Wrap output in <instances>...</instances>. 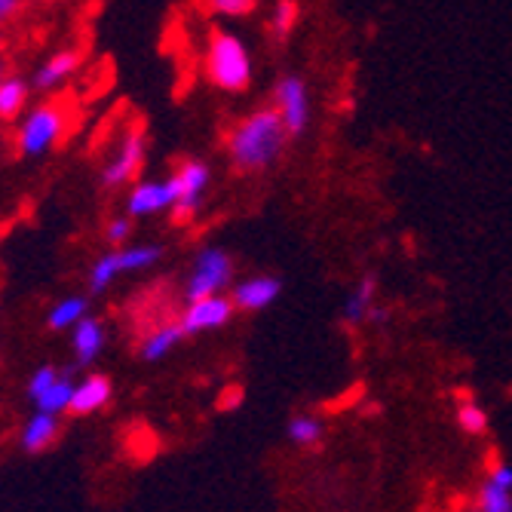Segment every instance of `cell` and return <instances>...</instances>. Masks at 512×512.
Instances as JSON below:
<instances>
[{"label": "cell", "mask_w": 512, "mask_h": 512, "mask_svg": "<svg viewBox=\"0 0 512 512\" xmlns=\"http://www.w3.org/2000/svg\"><path fill=\"white\" fill-rule=\"evenodd\" d=\"M476 512H512V491L485 479L479 485V500H476Z\"/></svg>", "instance_id": "obj_24"}, {"label": "cell", "mask_w": 512, "mask_h": 512, "mask_svg": "<svg viewBox=\"0 0 512 512\" xmlns=\"http://www.w3.org/2000/svg\"><path fill=\"white\" fill-rule=\"evenodd\" d=\"M286 436H289L298 448H313V445L322 442L325 427H322L319 417H313V414H295L292 421L286 424Z\"/></svg>", "instance_id": "obj_20"}, {"label": "cell", "mask_w": 512, "mask_h": 512, "mask_svg": "<svg viewBox=\"0 0 512 512\" xmlns=\"http://www.w3.org/2000/svg\"><path fill=\"white\" fill-rule=\"evenodd\" d=\"M71 396H74V381L59 375V381L50 390L34 399V405H37V411H46V414H62L71 405Z\"/></svg>", "instance_id": "obj_23"}, {"label": "cell", "mask_w": 512, "mask_h": 512, "mask_svg": "<svg viewBox=\"0 0 512 512\" xmlns=\"http://www.w3.org/2000/svg\"><path fill=\"white\" fill-rule=\"evenodd\" d=\"M230 279H234V261H230V255L218 246H206L194 258V270L188 276V283H184V301L191 304L209 295H221L230 286Z\"/></svg>", "instance_id": "obj_4"}, {"label": "cell", "mask_w": 512, "mask_h": 512, "mask_svg": "<svg viewBox=\"0 0 512 512\" xmlns=\"http://www.w3.org/2000/svg\"><path fill=\"white\" fill-rule=\"evenodd\" d=\"M28 80L19 74H7L0 80V120L13 123L16 117H22V111L28 108Z\"/></svg>", "instance_id": "obj_16"}, {"label": "cell", "mask_w": 512, "mask_h": 512, "mask_svg": "<svg viewBox=\"0 0 512 512\" xmlns=\"http://www.w3.org/2000/svg\"><path fill=\"white\" fill-rule=\"evenodd\" d=\"M273 108H276L279 117H283V126H286L289 138L304 135L307 126H310V114H313L310 89H307L304 77H298V74L279 77L276 86H273Z\"/></svg>", "instance_id": "obj_7"}, {"label": "cell", "mask_w": 512, "mask_h": 512, "mask_svg": "<svg viewBox=\"0 0 512 512\" xmlns=\"http://www.w3.org/2000/svg\"><path fill=\"white\" fill-rule=\"evenodd\" d=\"M117 276H120V264H117V255L111 249L102 258H96V264H92V270H89V292L92 295L105 292Z\"/></svg>", "instance_id": "obj_25"}, {"label": "cell", "mask_w": 512, "mask_h": 512, "mask_svg": "<svg viewBox=\"0 0 512 512\" xmlns=\"http://www.w3.org/2000/svg\"><path fill=\"white\" fill-rule=\"evenodd\" d=\"M298 0H276L273 4V13H270V34L279 40V43H286L298 25Z\"/></svg>", "instance_id": "obj_21"}, {"label": "cell", "mask_w": 512, "mask_h": 512, "mask_svg": "<svg viewBox=\"0 0 512 512\" xmlns=\"http://www.w3.org/2000/svg\"><path fill=\"white\" fill-rule=\"evenodd\" d=\"M378 304V276H362L359 283L353 286V292L344 301V322L347 325H359L368 319L371 307Z\"/></svg>", "instance_id": "obj_14"}, {"label": "cell", "mask_w": 512, "mask_h": 512, "mask_svg": "<svg viewBox=\"0 0 512 512\" xmlns=\"http://www.w3.org/2000/svg\"><path fill=\"white\" fill-rule=\"evenodd\" d=\"M209 10L218 13V16H227V19H240V16H249L255 10L258 0H206Z\"/></svg>", "instance_id": "obj_26"}, {"label": "cell", "mask_w": 512, "mask_h": 512, "mask_svg": "<svg viewBox=\"0 0 512 512\" xmlns=\"http://www.w3.org/2000/svg\"><path fill=\"white\" fill-rule=\"evenodd\" d=\"M120 273H138V270H151L154 264H160L163 258V246L157 243H145V246H123L114 249Z\"/></svg>", "instance_id": "obj_19"}, {"label": "cell", "mask_w": 512, "mask_h": 512, "mask_svg": "<svg viewBox=\"0 0 512 512\" xmlns=\"http://www.w3.org/2000/svg\"><path fill=\"white\" fill-rule=\"evenodd\" d=\"M56 381H59V371H56L53 365H43V368H37L34 375H31V381H28V396H31V399H37L40 393L50 390Z\"/></svg>", "instance_id": "obj_28"}, {"label": "cell", "mask_w": 512, "mask_h": 512, "mask_svg": "<svg viewBox=\"0 0 512 512\" xmlns=\"http://www.w3.org/2000/svg\"><path fill=\"white\" fill-rule=\"evenodd\" d=\"M237 307L230 301L224 292L221 295H209V298H200V301H191L184 307V313L178 316L184 335H203V332H215L221 325H227L234 319Z\"/></svg>", "instance_id": "obj_8"}, {"label": "cell", "mask_w": 512, "mask_h": 512, "mask_svg": "<svg viewBox=\"0 0 512 512\" xmlns=\"http://www.w3.org/2000/svg\"><path fill=\"white\" fill-rule=\"evenodd\" d=\"M206 77L221 92H243L252 83V56L246 43L221 28L209 31L206 43Z\"/></svg>", "instance_id": "obj_2"}, {"label": "cell", "mask_w": 512, "mask_h": 512, "mask_svg": "<svg viewBox=\"0 0 512 512\" xmlns=\"http://www.w3.org/2000/svg\"><path fill=\"white\" fill-rule=\"evenodd\" d=\"M387 319H390V310H387V307H381V304H375V307H371V313H368V319H365V322L381 325V322H387Z\"/></svg>", "instance_id": "obj_31"}, {"label": "cell", "mask_w": 512, "mask_h": 512, "mask_svg": "<svg viewBox=\"0 0 512 512\" xmlns=\"http://www.w3.org/2000/svg\"><path fill=\"white\" fill-rule=\"evenodd\" d=\"M181 338H188V335H184V329H181V322H163L142 341L138 353H142L145 362H160L163 356H169L181 344Z\"/></svg>", "instance_id": "obj_15"}, {"label": "cell", "mask_w": 512, "mask_h": 512, "mask_svg": "<svg viewBox=\"0 0 512 512\" xmlns=\"http://www.w3.org/2000/svg\"><path fill=\"white\" fill-rule=\"evenodd\" d=\"M289 145V132L276 108H258L227 135V160L237 175H258L279 163Z\"/></svg>", "instance_id": "obj_1"}, {"label": "cell", "mask_w": 512, "mask_h": 512, "mask_svg": "<svg viewBox=\"0 0 512 512\" xmlns=\"http://www.w3.org/2000/svg\"><path fill=\"white\" fill-rule=\"evenodd\" d=\"M145 160H148V135L142 126H132L120 138V148L114 151V157L102 169V188L117 191V188H123V184H132L138 175H142Z\"/></svg>", "instance_id": "obj_6"}, {"label": "cell", "mask_w": 512, "mask_h": 512, "mask_svg": "<svg viewBox=\"0 0 512 512\" xmlns=\"http://www.w3.org/2000/svg\"><path fill=\"white\" fill-rule=\"evenodd\" d=\"M169 178L175 184V206L169 209V215L175 224H188L206 200L212 172L203 160H184V163H178V169Z\"/></svg>", "instance_id": "obj_5"}, {"label": "cell", "mask_w": 512, "mask_h": 512, "mask_svg": "<svg viewBox=\"0 0 512 512\" xmlns=\"http://www.w3.org/2000/svg\"><path fill=\"white\" fill-rule=\"evenodd\" d=\"M488 479L512 491V463H494L491 473H488Z\"/></svg>", "instance_id": "obj_29"}, {"label": "cell", "mask_w": 512, "mask_h": 512, "mask_svg": "<svg viewBox=\"0 0 512 512\" xmlns=\"http://www.w3.org/2000/svg\"><path fill=\"white\" fill-rule=\"evenodd\" d=\"M71 347L80 365H92L99 359V353L105 350V329L99 319L83 316L74 329H71Z\"/></svg>", "instance_id": "obj_13"}, {"label": "cell", "mask_w": 512, "mask_h": 512, "mask_svg": "<svg viewBox=\"0 0 512 512\" xmlns=\"http://www.w3.org/2000/svg\"><path fill=\"white\" fill-rule=\"evenodd\" d=\"M175 206V184L172 178L163 181H135L126 194V215L129 218H151L169 212Z\"/></svg>", "instance_id": "obj_9"}, {"label": "cell", "mask_w": 512, "mask_h": 512, "mask_svg": "<svg viewBox=\"0 0 512 512\" xmlns=\"http://www.w3.org/2000/svg\"><path fill=\"white\" fill-rule=\"evenodd\" d=\"M83 316H89V301L83 295H68V298H62L50 310V316H46V325L56 329V332H71Z\"/></svg>", "instance_id": "obj_18"}, {"label": "cell", "mask_w": 512, "mask_h": 512, "mask_svg": "<svg viewBox=\"0 0 512 512\" xmlns=\"http://www.w3.org/2000/svg\"><path fill=\"white\" fill-rule=\"evenodd\" d=\"M68 129V111L65 102H43L37 108H31L16 132V151L28 160L46 157Z\"/></svg>", "instance_id": "obj_3"}, {"label": "cell", "mask_w": 512, "mask_h": 512, "mask_svg": "<svg viewBox=\"0 0 512 512\" xmlns=\"http://www.w3.org/2000/svg\"><path fill=\"white\" fill-rule=\"evenodd\" d=\"M22 7H25V0H0V22H10Z\"/></svg>", "instance_id": "obj_30"}, {"label": "cell", "mask_w": 512, "mask_h": 512, "mask_svg": "<svg viewBox=\"0 0 512 512\" xmlns=\"http://www.w3.org/2000/svg\"><path fill=\"white\" fill-rule=\"evenodd\" d=\"M129 234H132V221H129V215H117V218H111L108 227H105V240H108V246H114V249L126 246Z\"/></svg>", "instance_id": "obj_27"}, {"label": "cell", "mask_w": 512, "mask_h": 512, "mask_svg": "<svg viewBox=\"0 0 512 512\" xmlns=\"http://www.w3.org/2000/svg\"><path fill=\"white\" fill-rule=\"evenodd\" d=\"M111 393H114V387L105 375H89L80 384H74V396H71L68 411L77 417L92 414V411H99L111 402Z\"/></svg>", "instance_id": "obj_12"}, {"label": "cell", "mask_w": 512, "mask_h": 512, "mask_svg": "<svg viewBox=\"0 0 512 512\" xmlns=\"http://www.w3.org/2000/svg\"><path fill=\"white\" fill-rule=\"evenodd\" d=\"M59 436V417L56 414H46V411H37L31 421L25 424L22 430V448L25 451H43L50 448Z\"/></svg>", "instance_id": "obj_17"}, {"label": "cell", "mask_w": 512, "mask_h": 512, "mask_svg": "<svg viewBox=\"0 0 512 512\" xmlns=\"http://www.w3.org/2000/svg\"><path fill=\"white\" fill-rule=\"evenodd\" d=\"M279 295H283V279L261 273V276H249L243 283H237L234 292H230V301H234L237 310L258 313V310H267Z\"/></svg>", "instance_id": "obj_10"}, {"label": "cell", "mask_w": 512, "mask_h": 512, "mask_svg": "<svg viewBox=\"0 0 512 512\" xmlns=\"http://www.w3.org/2000/svg\"><path fill=\"white\" fill-rule=\"evenodd\" d=\"M457 427L467 436H485L488 433V411L476 399H463L454 411Z\"/></svg>", "instance_id": "obj_22"}, {"label": "cell", "mask_w": 512, "mask_h": 512, "mask_svg": "<svg viewBox=\"0 0 512 512\" xmlns=\"http://www.w3.org/2000/svg\"><path fill=\"white\" fill-rule=\"evenodd\" d=\"M83 62V50H77V46H65V50L53 53L50 59H46L37 74H34V86L37 89H56L59 83L71 80V74H77Z\"/></svg>", "instance_id": "obj_11"}, {"label": "cell", "mask_w": 512, "mask_h": 512, "mask_svg": "<svg viewBox=\"0 0 512 512\" xmlns=\"http://www.w3.org/2000/svg\"><path fill=\"white\" fill-rule=\"evenodd\" d=\"M7 77V65H4V56H0V80Z\"/></svg>", "instance_id": "obj_32"}]
</instances>
